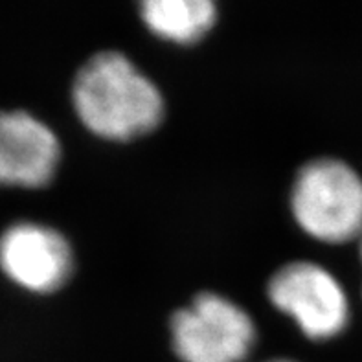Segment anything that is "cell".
Listing matches in <instances>:
<instances>
[{
	"instance_id": "cell-1",
	"label": "cell",
	"mask_w": 362,
	"mask_h": 362,
	"mask_svg": "<svg viewBox=\"0 0 362 362\" xmlns=\"http://www.w3.org/2000/svg\"><path fill=\"white\" fill-rule=\"evenodd\" d=\"M72 101L88 131L119 142L155 131L165 109L158 87L119 52H100L83 64Z\"/></svg>"
},
{
	"instance_id": "cell-3",
	"label": "cell",
	"mask_w": 362,
	"mask_h": 362,
	"mask_svg": "<svg viewBox=\"0 0 362 362\" xmlns=\"http://www.w3.org/2000/svg\"><path fill=\"white\" fill-rule=\"evenodd\" d=\"M252 317L232 300L202 293L171 318V340L182 362H245L256 344Z\"/></svg>"
},
{
	"instance_id": "cell-8",
	"label": "cell",
	"mask_w": 362,
	"mask_h": 362,
	"mask_svg": "<svg viewBox=\"0 0 362 362\" xmlns=\"http://www.w3.org/2000/svg\"><path fill=\"white\" fill-rule=\"evenodd\" d=\"M269 362H294V361H287V358H272Z\"/></svg>"
},
{
	"instance_id": "cell-5",
	"label": "cell",
	"mask_w": 362,
	"mask_h": 362,
	"mask_svg": "<svg viewBox=\"0 0 362 362\" xmlns=\"http://www.w3.org/2000/svg\"><path fill=\"white\" fill-rule=\"evenodd\" d=\"M0 269L30 293H54L72 274V248L57 230L21 221L0 235Z\"/></svg>"
},
{
	"instance_id": "cell-4",
	"label": "cell",
	"mask_w": 362,
	"mask_h": 362,
	"mask_svg": "<svg viewBox=\"0 0 362 362\" xmlns=\"http://www.w3.org/2000/svg\"><path fill=\"white\" fill-rule=\"evenodd\" d=\"M278 311L296 322L311 340H329L349 324L344 287L327 269L313 262H293L272 274L267 287Z\"/></svg>"
},
{
	"instance_id": "cell-6",
	"label": "cell",
	"mask_w": 362,
	"mask_h": 362,
	"mask_svg": "<svg viewBox=\"0 0 362 362\" xmlns=\"http://www.w3.org/2000/svg\"><path fill=\"white\" fill-rule=\"evenodd\" d=\"M61 160L59 138L24 110H0V184L42 188Z\"/></svg>"
},
{
	"instance_id": "cell-2",
	"label": "cell",
	"mask_w": 362,
	"mask_h": 362,
	"mask_svg": "<svg viewBox=\"0 0 362 362\" xmlns=\"http://www.w3.org/2000/svg\"><path fill=\"white\" fill-rule=\"evenodd\" d=\"M291 210L300 228L329 245L362 238V179L337 158H317L298 171Z\"/></svg>"
},
{
	"instance_id": "cell-7",
	"label": "cell",
	"mask_w": 362,
	"mask_h": 362,
	"mask_svg": "<svg viewBox=\"0 0 362 362\" xmlns=\"http://www.w3.org/2000/svg\"><path fill=\"white\" fill-rule=\"evenodd\" d=\"M149 32L177 45L201 41L217 21V0H138Z\"/></svg>"
},
{
	"instance_id": "cell-9",
	"label": "cell",
	"mask_w": 362,
	"mask_h": 362,
	"mask_svg": "<svg viewBox=\"0 0 362 362\" xmlns=\"http://www.w3.org/2000/svg\"><path fill=\"white\" fill-rule=\"evenodd\" d=\"M358 241H361V259H362V238L358 239Z\"/></svg>"
}]
</instances>
